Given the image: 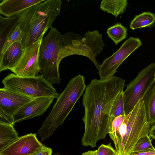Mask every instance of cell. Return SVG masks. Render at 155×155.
<instances>
[{
    "mask_svg": "<svg viewBox=\"0 0 155 155\" xmlns=\"http://www.w3.org/2000/svg\"><path fill=\"white\" fill-rule=\"evenodd\" d=\"M125 83L123 79L114 76L104 80L94 79L86 86L82 97L84 131L81 141L84 146L94 148L98 140L109 134L115 118L110 115L112 107L123 91Z\"/></svg>",
    "mask_w": 155,
    "mask_h": 155,
    "instance_id": "1",
    "label": "cell"
},
{
    "mask_svg": "<svg viewBox=\"0 0 155 155\" xmlns=\"http://www.w3.org/2000/svg\"><path fill=\"white\" fill-rule=\"evenodd\" d=\"M83 50L81 35L72 32L61 35L53 27L41 43L38 60L40 73L51 84H59V66L61 60L72 55H81Z\"/></svg>",
    "mask_w": 155,
    "mask_h": 155,
    "instance_id": "2",
    "label": "cell"
},
{
    "mask_svg": "<svg viewBox=\"0 0 155 155\" xmlns=\"http://www.w3.org/2000/svg\"><path fill=\"white\" fill-rule=\"evenodd\" d=\"M61 0H45L31 6L18 15V25L24 33L22 49L43 36L61 11Z\"/></svg>",
    "mask_w": 155,
    "mask_h": 155,
    "instance_id": "3",
    "label": "cell"
},
{
    "mask_svg": "<svg viewBox=\"0 0 155 155\" xmlns=\"http://www.w3.org/2000/svg\"><path fill=\"white\" fill-rule=\"evenodd\" d=\"M86 87L85 78L81 74L72 78L68 82L38 130L41 141L49 138L63 124Z\"/></svg>",
    "mask_w": 155,
    "mask_h": 155,
    "instance_id": "4",
    "label": "cell"
},
{
    "mask_svg": "<svg viewBox=\"0 0 155 155\" xmlns=\"http://www.w3.org/2000/svg\"><path fill=\"white\" fill-rule=\"evenodd\" d=\"M151 127L143 99L140 100L128 114L117 131L110 138L118 155H130L142 137L149 135Z\"/></svg>",
    "mask_w": 155,
    "mask_h": 155,
    "instance_id": "5",
    "label": "cell"
},
{
    "mask_svg": "<svg viewBox=\"0 0 155 155\" xmlns=\"http://www.w3.org/2000/svg\"><path fill=\"white\" fill-rule=\"evenodd\" d=\"M5 87L34 98L51 97L57 99L60 94L52 84L41 75L32 77H20L8 74L2 81Z\"/></svg>",
    "mask_w": 155,
    "mask_h": 155,
    "instance_id": "6",
    "label": "cell"
},
{
    "mask_svg": "<svg viewBox=\"0 0 155 155\" xmlns=\"http://www.w3.org/2000/svg\"><path fill=\"white\" fill-rule=\"evenodd\" d=\"M155 84V63H152L140 71L127 85L123 92L125 114L130 112L140 100Z\"/></svg>",
    "mask_w": 155,
    "mask_h": 155,
    "instance_id": "7",
    "label": "cell"
},
{
    "mask_svg": "<svg viewBox=\"0 0 155 155\" xmlns=\"http://www.w3.org/2000/svg\"><path fill=\"white\" fill-rule=\"evenodd\" d=\"M142 44L137 38L130 37L126 40L116 52L106 58L99 65L98 71L100 80H106L113 77L119 66Z\"/></svg>",
    "mask_w": 155,
    "mask_h": 155,
    "instance_id": "8",
    "label": "cell"
},
{
    "mask_svg": "<svg viewBox=\"0 0 155 155\" xmlns=\"http://www.w3.org/2000/svg\"><path fill=\"white\" fill-rule=\"evenodd\" d=\"M43 37L24 48L20 58L11 71L20 77L38 76L40 73L39 53Z\"/></svg>",
    "mask_w": 155,
    "mask_h": 155,
    "instance_id": "9",
    "label": "cell"
},
{
    "mask_svg": "<svg viewBox=\"0 0 155 155\" xmlns=\"http://www.w3.org/2000/svg\"><path fill=\"white\" fill-rule=\"evenodd\" d=\"M46 146L38 139L37 134L21 136L13 143L0 151L1 155H32Z\"/></svg>",
    "mask_w": 155,
    "mask_h": 155,
    "instance_id": "10",
    "label": "cell"
},
{
    "mask_svg": "<svg viewBox=\"0 0 155 155\" xmlns=\"http://www.w3.org/2000/svg\"><path fill=\"white\" fill-rule=\"evenodd\" d=\"M54 98L51 97L34 98L13 115L14 123L43 115L52 104Z\"/></svg>",
    "mask_w": 155,
    "mask_h": 155,
    "instance_id": "11",
    "label": "cell"
},
{
    "mask_svg": "<svg viewBox=\"0 0 155 155\" xmlns=\"http://www.w3.org/2000/svg\"><path fill=\"white\" fill-rule=\"evenodd\" d=\"M34 99L5 87L0 89V108L12 116Z\"/></svg>",
    "mask_w": 155,
    "mask_h": 155,
    "instance_id": "12",
    "label": "cell"
},
{
    "mask_svg": "<svg viewBox=\"0 0 155 155\" xmlns=\"http://www.w3.org/2000/svg\"><path fill=\"white\" fill-rule=\"evenodd\" d=\"M45 0H2L0 3V13L6 17L18 15L34 5Z\"/></svg>",
    "mask_w": 155,
    "mask_h": 155,
    "instance_id": "13",
    "label": "cell"
},
{
    "mask_svg": "<svg viewBox=\"0 0 155 155\" xmlns=\"http://www.w3.org/2000/svg\"><path fill=\"white\" fill-rule=\"evenodd\" d=\"M23 52L21 43L16 42L12 44L0 56V72L10 70L16 65Z\"/></svg>",
    "mask_w": 155,
    "mask_h": 155,
    "instance_id": "14",
    "label": "cell"
},
{
    "mask_svg": "<svg viewBox=\"0 0 155 155\" xmlns=\"http://www.w3.org/2000/svg\"><path fill=\"white\" fill-rule=\"evenodd\" d=\"M18 15L10 17H0V52L5 43L18 24Z\"/></svg>",
    "mask_w": 155,
    "mask_h": 155,
    "instance_id": "15",
    "label": "cell"
},
{
    "mask_svg": "<svg viewBox=\"0 0 155 155\" xmlns=\"http://www.w3.org/2000/svg\"><path fill=\"white\" fill-rule=\"evenodd\" d=\"M19 138L14 125L0 123V151Z\"/></svg>",
    "mask_w": 155,
    "mask_h": 155,
    "instance_id": "16",
    "label": "cell"
},
{
    "mask_svg": "<svg viewBox=\"0 0 155 155\" xmlns=\"http://www.w3.org/2000/svg\"><path fill=\"white\" fill-rule=\"evenodd\" d=\"M128 4L127 0H103L101 3L100 8L117 17L124 13Z\"/></svg>",
    "mask_w": 155,
    "mask_h": 155,
    "instance_id": "17",
    "label": "cell"
},
{
    "mask_svg": "<svg viewBox=\"0 0 155 155\" xmlns=\"http://www.w3.org/2000/svg\"><path fill=\"white\" fill-rule=\"evenodd\" d=\"M155 23V14L150 12H143L136 15L130 21V28L132 30L150 27Z\"/></svg>",
    "mask_w": 155,
    "mask_h": 155,
    "instance_id": "18",
    "label": "cell"
},
{
    "mask_svg": "<svg viewBox=\"0 0 155 155\" xmlns=\"http://www.w3.org/2000/svg\"><path fill=\"white\" fill-rule=\"evenodd\" d=\"M143 100L148 120L151 126L155 125V84Z\"/></svg>",
    "mask_w": 155,
    "mask_h": 155,
    "instance_id": "19",
    "label": "cell"
},
{
    "mask_svg": "<svg viewBox=\"0 0 155 155\" xmlns=\"http://www.w3.org/2000/svg\"><path fill=\"white\" fill-rule=\"evenodd\" d=\"M127 28L118 23L109 27L107 30L108 37L117 45L127 36Z\"/></svg>",
    "mask_w": 155,
    "mask_h": 155,
    "instance_id": "20",
    "label": "cell"
},
{
    "mask_svg": "<svg viewBox=\"0 0 155 155\" xmlns=\"http://www.w3.org/2000/svg\"><path fill=\"white\" fill-rule=\"evenodd\" d=\"M23 38L24 33L18 24L11 35L6 40L2 51L0 52V56L3 54L15 42H19L21 43Z\"/></svg>",
    "mask_w": 155,
    "mask_h": 155,
    "instance_id": "21",
    "label": "cell"
},
{
    "mask_svg": "<svg viewBox=\"0 0 155 155\" xmlns=\"http://www.w3.org/2000/svg\"><path fill=\"white\" fill-rule=\"evenodd\" d=\"M155 149V148L152 145L150 137L149 135H147L142 137L139 140L135 146L130 155Z\"/></svg>",
    "mask_w": 155,
    "mask_h": 155,
    "instance_id": "22",
    "label": "cell"
},
{
    "mask_svg": "<svg viewBox=\"0 0 155 155\" xmlns=\"http://www.w3.org/2000/svg\"><path fill=\"white\" fill-rule=\"evenodd\" d=\"M123 92H121L115 99L112 107L110 115L115 117L125 114L123 97Z\"/></svg>",
    "mask_w": 155,
    "mask_h": 155,
    "instance_id": "23",
    "label": "cell"
},
{
    "mask_svg": "<svg viewBox=\"0 0 155 155\" xmlns=\"http://www.w3.org/2000/svg\"><path fill=\"white\" fill-rule=\"evenodd\" d=\"M97 150L96 155H117L115 150L112 146L111 143L107 144H102Z\"/></svg>",
    "mask_w": 155,
    "mask_h": 155,
    "instance_id": "24",
    "label": "cell"
},
{
    "mask_svg": "<svg viewBox=\"0 0 155 155\" xmlns=\"http://www.w3.org/2000/svg\"><path fill=\"white\" fill-rule=\"evenodd\" d=\"M126 115H121L115 117L113 120L111 127V129L109 133V136L110 137L117 131L120 126L124 122Z\"/></svg>",
    "mask_w": 155,
    "mask_h": 155,
    "instance_id": "25",
    "label": "cell"
},
{
    "mask_svg": "<svg viewBox=\"0 0 155 155\" xmlns=\"http://www.w3.org/2000/svg\"><path fill=\"white\" fill-rule=\"evenodd\" d=\"M0 123L14 125L13 116L8 113L0 108Z\"/></svg>",
    "mask_w": 155,
    "mask_h": 155,
    "instance_id": "26",
    "label": "cell"
},
{
    "mask_svg": "<svg viewBox=\"0 0 155 155\" xmlns=\"http://www.w3.org/2000/svg\"><path fill=\"white\" fill-rule=\"evenodd\" d=\"M52 149L46 147L43 150L32 155H52Z\"/></svg>",
    "mask_w": 155,
    "mask_h": 155,
    "instance_id": "27",
    "label": "cell"
},
{
    "mask_svg": "<svg viewBox=\"0 0 155 155\" xmlns=\"http://www.w3.org/2000/svg\"><path fill=\"white\" fill-rule=\"evenodd\" d=\"M154 154H155V149L153 150L138 152L130 155H152Z\"/></svg>",
    "mask_w": 155,
    "mask_h": 155,
    "instance_id": "28",
    "label": "cell"
},
{
    "mask_svg": "<svg viewBox=\"0 0 155 155\" xmlns=\"http://www.w3.org/2000/svg\"><path fill=\"white\" fill-rule=\"evenodd\" d=\"M149 136L150 138L155 140V125L151 126L149 131Z\"/></svg>",
    "mask_w": 155,
    "mask_h": 155,
    "instance_id": "29",
    "label": "cell"
},
{
    "mask_svg": "<svg viewBox=\"0 0 155 155\" xmlns=\"http://www.w3.org/2000/svg\"><path fill=\"white\" fill-rule=\"evenodd\" d=\"M97 150H89L87 152L83 153L81 155H96Z\"/></svg>",
    "mask_w": 155,
    "mask_h": 155,
    "instance_id": "30",
    "label": "cell"
},
{
    "mask_svg": "<svg viewBox=\"0 0 155 155\" xmlns=\"http://www.w3.org/2000/svg\"><path fill=\"white\" fill-rule=\"evenodd\" d=\"M52 155H61L59 152L53 153Z\"/></svg>",
    "mask_w": 155,
    "mask_h": 155,
    "instance_id": "31",
    "label": "cell"
},
{
    "mask_svg": "<svg viewBox=\"0 0 155 155\" xmlns=\"http://www.w3.org/2000/svg\"><path fill=\"white\" fill-rule=\"evenodd\" d=\"M155 155V154H153V155Z\"/></svg>",
    "mask_w": 155,
    "mask_h": 155,
    "instance_id": "32",
    "label": "cell"
},
{
    "mask_svg": "<svg viewBox=\"0 0 155 155\" xmlns=\"http://www.w3.org/2000/svg\"><path fill=\"white\" fill-rule=\"evenodd\" d=\"M117 155H118L117 154Z\"/></svg>",
    "mask_w": 155,
    "mask_h": 155,
    "instance_id": "33",
    "label": "cell"
},
{
    "mask_svg": "<svg viewBox=\"0 0 155 155\" xmlns=\"http://www.w3.org/2000/svg\"></svg>",
    "mask_w": 155,
    "mask_h": 155,
    "instance_id": "34",
    "label": "cell"
},
{
    "mask_svg": "<svg viewBox=\"0 0 155 155\" xmlns=\"http://www.w3.org/2000/svg\"></svg>",
    "mask_w": 155,
    "mask_h": 155,
    "instance_id": "35",
    "label": "cell"
}]
</instances>
